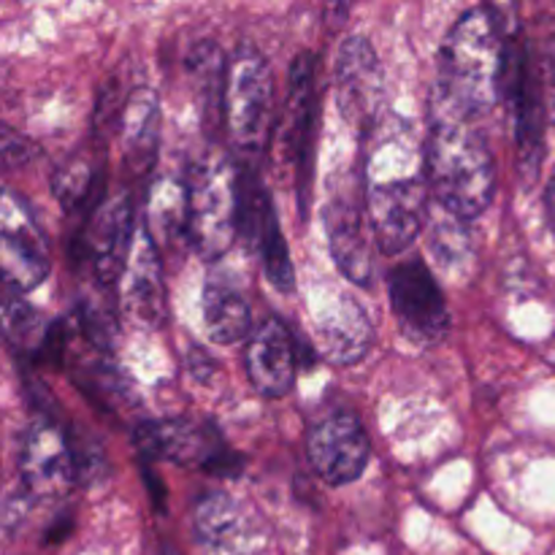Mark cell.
<instances>
[{"mask_svg":"<svg viewBox=\"0 0 555 555\" xmlns=\"http://www.w3.org/2000/svg\"><path fill=\"white\" fill-rule=\"evenodd\" d=\"M366 217L369 231L385 255H401L412 247L428 217L426 146L417 144L410 125L399 117H383L369 133L366 155Z\"/></svg>","mask_w":555,"mask_h":555,"instance_id":"cell-1","label":"cell"},{"mask_svg":"<svg viewBox=\"0 0 555 555\" xmlns=\"http://www.w3.org/2000/svg\"><path fill=\"white\" fill-rule=\"evenodd\" d=\"M504 74L507 36L499 25V14L488 5L466 9L439 49L431 112L475 122L504 98Z\"/></svg>","mask_w":555,"mask_h":555,"instance_id":"cell-2","label":"cell"},{"mask_svg":"<svg viewBox=\"0 0 555 555\" xmlns=\"http://www.w3.org/2000/svg\"><path fill=\"white\" fill-rule=\"evenodd\" d=\"M426 168L431 193L455 220H475L491 206L496 163L472 119L431 112Z\"/></svg>","mask_w":555,"mask_h":555,"instance_id":"cell-3","label":"cell"},{"mask_svg":"<svg viewBox=\"0 0 555 555\" xmlns=\"http://www.w3.org/2000/svg\"><path fill=\"white\" fill-rule=\"evenodd\" d=\"M188 193L190 247L201 258L220 260L238 236V168L222 155L204 157L193 168Z\"/></svg>","mask_w":555,"mask_h":555,"instance_id":"cell-4","label":"cell"},{"mask_svg":"<svg viewBox=\"0 0 555 555\" xmlns=\"http://www.w3.org/2000/svg\"><path fill=\"white\" fill-rule=\"evenodd\" d=\"M274 119V79L255 49H238L228 65L225 122L233 146L244 157L263 152Z\"/></svg>","mask_w":555,"mask_h":555,"instance_id":"cell-5","label":"cell"},{"mask_svg":"<svg viewBox=\"0 0 555 555\" xmlns=\"http://www.w3.org/2000/svg\"><path fill=\"white\" fill-rule=\"evenodd\" d=\"M133 444L146 461L198 466L211 475H236L242 466L236 455L225 448L220 431L188 421V417L144 421L135 426Z\"/></svg>","mask_w":555,"mask_h":555,"instance_id":"cell-6","label":"cell"},{"mask_svg":"<svg viewBox=\"0 0 555 555\" xmlns=\"http://www.w3.org/2000/svg\"><path fill=\"white\" fill-rule=\"evenodd\" d=\"M504 101L513 106L515 144L524 177H534L545 155V98L542 76L534 57L518 30L507 33V74H504Z\"/></svg>","mask_w":555,"mask_h":555,"instance_id":"cell-7","label":"cell"},{"mask_svg":"<svg viewBox=\"0 0 555 555\" xmlns=\"http://www.w3.org/2000/svg\"><path fill=\"white\" fill-rule=\"evenodd\" d=\"M390 309L401 331L423 347H434L448 336L450 309L434 274L421 258L401 260L388 274Z\"/></svg>","mask_w":555,"mask_h":555,"instance_id":"cell-8","label":"cell"},{"mask_svg":"<svg viewBox=\"0 0 555 555\" xmlns=\"http://www.w3.org/2000/svg\"><path fill=\"white\" fill-rule=\"evenodd\" d=\"M0 269L9 291H36L52 269L49 244L25 201L5 190L0 201Z\"/></svg>","mask_w":555,"mask_h":555,"instance_id":"cell-9","label":"cell"},{"mask_svg":"<svg viewBox=\"0 0 555 555\" xmlns=\"http://www.w3.org/2000/svg\"><path fill=\"white\" fill-rule=\"evenodd\" d=\"M334 81L341 117L363 133H372L383 122L385 76L383 63L369 38L350 36L341 43L336 54Z\"/></svg>","mask_w":555,"mask_h":555,"instance_id":"cell-10","label":"cell"},{"mask_svg":"<svg viewBox=\"0 0 555 555\" xmlns=\"http://www.w3.org/2000/svg\"><path fill=\"white\" fill-rule=\"evenodd\" d=\"M20 482L30 499H63L79 482L74 444L52 417L27 426L20 444Z\"/></svg>","mask_w":555,"mask_h":555,"instance_id":"cell-11","label":"cell"},{"mask_svg":"<svg viewBox=\"0 0 555 555\" xmlns=\"http://www.w3.org/2000/svg\"><path fill=\"white\" fill-rule=\"evenodd\" d=\"M369 453L372 444L366 428L352 412H331L309 428L307 459L325 486L339 488L356 482L369 466Z\"/></svg>","mask_w":555,"mask_h":555,"instance_id":"cell-12","label":"cell"},{"mask_svg":"<svg viewBox=\"0 0 555 555\" xmlns=\"http://www.w3.org/2000/svg\"><path fill=\"white\" fill-rule=\"evenodd\" d=\"M312 52H301L291 65L287 76L285 114H282V141L293 160L298 163V198L301 215L309 209V190H312V160H314V128H318V90H314Z\"/></svg>","mask_w":555,"mask_h":555,"instance_id":"cell-13","label":"cell"},{"mask_svg":"<svg viewBox=\"0 0 555 555\" xmlns=\"http://www.w3.org/2000/svg\"><path fill=\"white\" fill-rule=\"evenodd\" d=\"M193 537L204 555H258L260 529L253 515L222 491H204L193 502Z\"/></svg>","mask_w":555,"mask_h":555,"instance_id":"cell-14","label":"cell"},{"mask_svg":"<svg viewBox=\"0 0 555 555\" xmlns=\"http://www.w3.org/2000/svg\"><path fill=\"white\" fill-rule=\"evenodd\" d=\"M244 366L253 388L266 399L291 393L298 372V345L282 320L269 318L253 331L244 350Z\"/></svg>","mask_w":555,"mask_h":555,"instance_id":"cell-15","label":"cell"},{"mask_svg":"<svg viewBox=\"0 0 555 555\" xmlns=\"http://www.w3.org/2000/svg\"><path fill=\"white\" fill-rule=\"evenodd\" d=\"M314 336L325 361L334 366H352L372 350L374 328L356 298L334 293L314 309Z\"/></svg>","mask_w":555,"mask_h":555,"instance_id":"cell-16","label":"cell"},{"mask_svg":"<svg viewBox=\"0 0 555 555\" xmlns=\"http://www.w3.org/2000/svg\"><path fill=\"white\" fill-rule=\"evenodd\" d=\"M90 242L85 249L92 258V271L103 287H117L128 269L130 253H133V209H130L128 195H117L112 201H103L98 206L95 217L87 231Z\"/></svg>","mask_w":555,"mask_h":555,"instance_id":"cell-17","label":"cell"},{"mask_svg":"<svg viewBox=\"0 0 555 555\" xmlns=\"http://www.w3.org/2000/svg\"><path fill=\"white\" fill-rule=\"evenodd\" d=\"M122 298L133 320L146 328H160L168 318L166 285H163V260L160 249L144 231L135 236L133 253H130L128 269H125Z\"/></svg>","mask_w":555,"mask_h":555,"instance_id":"cell-18","label":"cell"},{"mask_svg":"<svg viewBox=\"0 0 555 555\" xmlns=\"http://www.w3.org/2000/svg\"><path fill=\"white\" fill-rule=\"evenodd\" d=\"M325 231H328V247L341 276H347L358 287H372L374 260L361 211L350 201H336L325 215Z\"/></svg>","mask_w":555,"mask_h":555,"instance_id":"cell-19","label":"cell"},{"mask_svg":"<svg viewBox=\"0 0 555 555\" xmlns=\"http://www.w3.org/2000/svg\"><path fill=\"white\" fill-rule=\"evenodd\" d=\"M125 168L130 177H146L155 166L157 141H160V101L152 87H135L122 106L119 122Z\"/></svg>","mask_w":555,"mask_h":555,"instance_id":"cell-20","label":"cell"},{"mask_svg":"<svg viewBox=\"0 0 555 555\" xmlns=\"http://www.w3.org/2000/svg\"><path fill=\"white\" fill-rule=\"evenodd\" d=\"M146 233L160 247H173L188 238L190 228V193L179 179L157 177L146 201Z\"/></svg>","mask_w":555,"mask_h":555,"instance_id":"cell-21","label":"cell"},{"mask_svg":"<svg viewBox=\"0 0 555 555\" xmlns=\"http://www.w3.org/2000/svg\"><path fill=\"white\" fill-rule=\"evenodd\" d=\"M206 334L217 345H236L253 328V314L242 293L225 276H209L204 291Z\"/></svg>","mask_w":555,"mask_h":555,"instance_id":"cell-22","label":"cell"},{"mask_svg":"<svg viewBox=\"0 0 555 555\" xmlns=\"http://www.w3.org/2000/svg\"><path fill=\"white\" fill-rule=\"evenodd\" d=\"M188 70L201 98V106H204V122L215 128V125H220L222 114H225L228 87V68L220 47L211 41L195 43L188 54Z\"/></svg>","mask_w":555,"mask_h":555,"instance_id":"cell-23","label":"cell"},{"mask_svg":"<svg viewBox=\"0 0 555 555\" xmlns=\"http://www.w3.org/2000/svg\"><path fill=\"white\" fill-rule=\"evenodd\" d=\"M52 188L65 215H76L101 201L103 173L87 157H70L54 171Z\"/></svg>","mask_w":555,"mask_h":555,"instance_id":"cell-24","label":"cell"},{"mask_svg":"<svg viewBox=\"0 0 555 555\" xmlns=\"http://www.w3.org/2000/svg\"><path fill=\"white\" fill-rule=\"evenodd\" d=\"M260 258H263V271L266 280L274 285V291L291 293L293 285H296V271H293L291 249H287L285 233L280 228V217H271L269 228L263 233V242L258 247Z\"/></svg>","mask_w":555,"mask_h":555,"instance_id":"cell-25","label":"cell"},{"mask_svg":"<svg viewBox=\"0 0 555 555\" xmlns=\"http://www.w3.org/2000/svg\"><path fill=\"white\" fill-rule=\"evenodd\" d=\"M43 323L38 318L36 309L27 301H22L20 293L9 291L3 293V336L14 350H30V339L36 334H41ZM43 336V334H41Z\"/></svg>","mask_w":555,"mask_h":555,"instance_id":"cell-26","label":"cell"},{"mask_svg":"<svg viewBox=\"0 0 555 555\" xmlns=\"http://www.w3.org/2000/svg\"><path fill=\"white\" fill-rule=\"evenodd\" d=\"M466 231L464 228L453 220H444L439 222L437 228L431 231V253L434 258L439 260V266L448 271L455 269V263H461V260L469 255V242H466Z\"/></svg>","mask_w":555,"mask_h":555,"instance_id":"cell-27","label":"cell"},{"mask_svg":"<svg viewBox=\"0 0 555 555\" xmlns=\"http://www.w3.org/2000/svg\"><path fill=\"white\" fill-rule=\"evenodd\" d=\"M76 455V472H79L81 486H92V482L101 480L103 469H106V461H103L101 450L90 442V439H70Z\"/></svg>","mask_w":555,"mask_h":555,"instance_id":"cell-28","label":"cell"},{"mask_svg":"<svg viewBox=\"0 0 555 555\" xmlns=\"http://www.w3.org/2000/svg\"><path fill=\"white\" fill-rule=\"evenodd\" d=\"M33 155H36V150H33L30 141L22 139V135H16L11 128L3 130V163H5V168L22 166V163L30 160Z\"/></svg>","mask_w":555,"mask_h":555,"instance_id":"cell-29","label":"cell"},{"mask_svg":"<svg viewBox=\"0 0 555 555\" xmlns=\"http://www.w3.org/2000/svg\"><path fill=\"white\" fill-rule=\"evenodd\" d=\"M545 215H547V225L555 233V171L551 173L545 184Z\"/></svg>","mask_w":555,"mask_h":555,"instance_id":"cell-30","label":"cell"},{"mask_svg":"<svg viewBox=\"0 0 555 555\" xmlns=\"http://www.w3.org/2000/svg\"><path fill=\"white\" fill-rule=\"evenodd\" d=\"M547 79H551V92H553V103H555V41L547 43Z\"/></svg>","mask_w":555,"mask_h":555,"instance_id":"cell-31","label":"cell"}]
</instances>
